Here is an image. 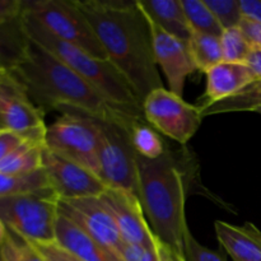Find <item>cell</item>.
I'll return each instance as SVG.
<instances>
[{
	"instance_id": "5bb4252c",
	"label": "cell",
	"mask_w": 261,
	"mask_h": 261,
	"mask_svg": "<svg viewBox=\"0 0 261 261\" xmlns=\"http://www.w3.org/2000/svg\"><path fill=\"white\" fill-rule=\"evenodd\" d=\"M149 25L152 31L155 63L167 81L168 89L172 93L182 97L186 79L196 71L189 53L188 43L168 35L152 20H149Z\"/></svg>"
},
{
	"instance_id": "4316f807",
	"label": "cell",
	"mask_w": 261,
	"mask_h": 261,
	"mask_svg": "<svg viewBox=\"0 0 261 261\" xmlns=\"http://www.w3.org/2000/svg\"><path fill=\"white\" fill-rule=\"evenodd\" d=\"M0 254L4 261H46L30 242L9 231Z\"/></svg>"
},
{
	"instance_id": "8d00e7d4",
	"label": "cell",
	"mask_w": 261,
	"mask_h": 261,
	"mask_svg": "<svg viewBox=\"0 0 261 261\" xmlns=\"http://www.w3.org/2000/svg\"><path fill=\"white\" fill-rule=\"evenodd\" d=\"M157 251H158V261H178L176 255L173 254L172 250L163 244L160 239L157 242Z\"/></svg>"
},
{
	"instance_id": "e575fe53",
	"label": "cell",
	"mask_w": 261,
	"mask_h": 261,
	"mask_svg": "<svg viewBox=\"0 0 261 261\" xmlns=\"http://www.w3.org/2000/svg\"><path fill=\"white\" fill-rule=\"evenodd\" d=\"M245 64L251 70L255 81H261V47L252 46Z\"/></svg>"
},
{
	"instance_id": "74e56055",
	"label": "cell",
	"mask_w": 261,
	"mask_h": 261,
	"mask_svg": "<svg viewBox=\"0 0 261 261\" xmlns=\"http://www.w3.org/2000/svg\"><path fill=\"white\" fill-rule=\"evenodd\" d=\"M7 236H8L7 227H5L4 224H3V222L0 221V247H2V245L4 244V241H5V239H7Z\"/></svg>"
},
{
	"instance_id": "4dcf8cb0",
	"label": "cell",
	"mask_w": 261,
	"mask_h": 261,
	"mask_svg": "<svg viewBox=\"0 0 261 261\" xmlns=\"http://www.w3.org/2000/svg\"><path fill=\"white\" fill-rule=\"evenodd\" d=\"M38 254L46 261H81L73 255L69 254L64 249H61L56 242H48V244H38V242H30Z\"/></svg>"
},
{
	"instance_id": "277c9868",
	"label": "cell",
	"mask_w": 261,
	"mask_h": 261,
	"mask_svg": "<svg viewBox=\"0 0 261 261\" xmlns=\"http://www.w3.org/2000/svg\"><path fill=\"white\" fill-rule=\"evenodd\" d=\"M22 23L25 35L33 43L81 75L109 101L133 111L143 112L142 101L111 61L94 58L87 51L55 37L24 13L22 14Z\"/></svg>"
},
{
	"instance_id": "e0dca14e",
	"label": "cell",
	"mask_w": 261,
	"mask_h": 261,
	"mask_svg": "<svg viewBox=\"0 0 261 261\" xmlns=\"http://www.w3.org/2000/svg\"><path fill=\"white\" fill-rule=\"evenodd\" d=\"M214 228L221 246L234 261H261V232L254 224L216 221Z\"/></svg>"
},
{
	"instance_id": "52a82bcc",
	"label": "cell",
	"mask_w": 261,
	"mask_h": 261,
	"mask_svg": "<svg viewBox=\"0 0 261 261\" xmlns=\"http://www.w3.org/2000/svg\"><path fill=\"white\" fill-rule=\"evenodd\" d=\"M98 134L99 178L107 188L120 189L139 196L138 154L124 127L93 119Z\"/></svg>"
},
{
	"instance_id": "603a6c76",
	"label": "cell",
	"mask_w": 261,
	"mask_h": 261,
	"mask_svg": "<svg viewBox=\"0 0 261 261\" xmlns=\"http://www.w3.org/2000/svg\"><path fill=\"white\" fill-rule=\"evenodd\" d=\"M46 189H51V186L43 168L28 175H7L0 172V198L35 193Z\"/></svg>"
},
{
	"instance_id": "f35d334b",
	"label": "cell",
	"mask_w": 261,
	"mask_h": 261,
	"mask_svg": "<svg viewBox=\"0 0 261 261\" xmlns=\"http://www.w3.org/2000/svg\"><path fill=\"white\" fill-rule=\"evenodd\" d=\"M177 259H178V261H186V260H185V257H184V256H181V257H177Z\"/></svg>"
},
{
	"instance_id": "ba28073f",
	"label": "cell",
	"mask_w": 261,
	"mask_h": 261,
	"mask_svg": "<svg viewBox=\"0 0 261 261\" xmlns=\"http://www.w3.org/2000/svg\"><path fill=\"white\" fill-rule=\"evenodd\" d=\"M45 148L98 176V134L93 117L63 114L46 130Z\"/></svg>"
},
{
	"instance_id": "d590c367",
	"label": "cell",
	"mask_w": 261,
	"mask_h": 261,
	"mask_svg": "<svg viewBox=\"0 0 261 261\" xmlns=\"http://www.w3.org/2000/svg\"><path fill=\"white\" fill-rule=\"evenodd\" d=\"M244 17L261 22V0H240Z\"/></svg>"
},
{
	"instance_id": "ab89813d",
	"label": "cell",
	"mask_w": 261,
	"mask_h": 261,
	"mask_svg": "<svg viewBox=\"0 0 261 261\" xmlns=\"http://www.w3.org/2000/svg\"><path fill=\"white\" fill-rule=\"evenodd\" d=\"M0 130H3V124H2V119H0Z\"/></svg>"
},
{
	"instance_id": "9a60e30c",
	"label": "cell",
	"mask_w": 261,
	"mask_h": 261,
	"mask_svg": "<svg viewBox=\"0 0 261 261\" xmlns=\"http://www.w3.org/2000/svg\"><path fill=\"white\" fill-rule=\"evenodd\" d=\"M55 242L81 261H122L119 255L98 244L60 213L56 222Z\"/></svg>"
},
{
	"instance_id": "d6a6232c",
	"label": "cell",
	"mask_w": 261,
	"mask_h": 261,
	"mask_svg": "<svg viewBox=\"0 0 261 261\" xmlns=\"http://www.w3.org/2000/svg\"><path fill=\"white\" fill-rule=\"evenodd\" d=\"M23 0H0V22H13L22 18Z\"/></svg>"
},
{
	"instance_id": "44dd1931",
	"label": "cell",
	"mask_w": 261,
	"mask_h": 261,
	"mask_svg": "<svg viewBox=\"0 0 261 261\" xmlns=\"http://www.w3.org/2000/svg\"><path fill=\"white\" fill-rule=\"evenodd\" d=\"M188 47L191 60L199 71L206 74L212 68L223 61L221 40L216 36L193 31L188 41Z\"/></svg>"
},
{
	"instance_id": "f1b7e54d",
	"label": "cell",
	"mask_w": 261,
	"mask_h": 261,
	"mask_svg": "<svg viewBox=\"0 0 261 261\" xmlns=\"http://www.w3.org/2000/svg\"><path fill=\"white\" fill-rule=\"evenodd\" d=\"M184 257H185L186 261H226V259L219 252L213 251V250L201 245L191 234L190 229H189L185 236Z\"/></svg>"
},
{
	"instance_id": "5b68a950",
	"label": "cell",
	"mask_w": 261,
	"mask_h": 261,
	"mask_svg": "<svg viewBox=\"0 0 261 261\" xmlns=\"http://www.w3.org/2000/svg\"><path fill=\"white\" fill-rule=\"evenodd\" d=\"M59 201L53 189L0 198V221L28 242H55Z\"/></svg>"
},
{
	"instance_id": "ffe728a7",
	"label": "cell",
	"mask_w": 261,
	"mask_h": 261,
	"mask_svg": "<svg viewBox=\"0 0 261 261\" xmlns=\"http://www.w3.org/2000/svg\"><path fill=\"white\" fill-rule=\"evenodd\" d=\"M45 144L24 142L0 162V172L7 175H28L42 168Z\"/></svg>"
},
{
	"instance_id": "8992f818",
	"label": "cell",
	"mask_w": 261,
	"mask_h": 261,
	"mask_svg": "<svg viewBox=\"0 0 261 261\" xmlns=\"http://www.w3.org/2000/svg\"><path fill=\"white\" fill-rule=\"evenodd\" d=\"M23 13L37 20L55 37L109 60L93 28L74 0H23Z\"/></svg>"
},
{
	"instance_id": "ac0fdd59",
	"label": "cell",
	"mask_w": 261,
	"mask_h": 261,
	"mask_svg": "<svg viewBox=\"0 0 261 261\" xmlns=\"http://www.w3.org/2000/svg\"><path fill=\"white\" fill-rule=\"evenodd\" d=\"M148 19L165 32L188 43L193 30L189 25L181 0H138Z\"/></svg>"
},
{
	"instance_id": "60d3db41",
	"label": "cell",
	"mask_w": 261,
	"mask_h": 261,
	"mask_svg": "<svg viewBox=\"0 0 261 261\" xmlns=\"http://www.w3.org/2000/svg\"><path fill=\"white\" fill-rule=\"evenodd\" d=\"M0 261H4V260H3V257H2V254H0Z\"/></svg>"
},
{
	"instance_id": "2e32d148",
	"label": "cell",
	"mask_w": 261,
	"mask_h": 261,
	"mask_svg": "<svg viewBox=\"0 0 261 261\" xmlns=\"http://www.w3.org/2000/svg\"><path fill=\"white\" fill-rule=\"evenodd\" d=\"M254 82V75L245 63L222 61L206 73L204 105L231 98Z\"/></svg>"
},
{
	"instance_id": "8fae6325",
	"label": "cell",
	"mask_w": 261,
	"mask_h": 261,
	"mask_svg": "<svg viewBox=\"0 0 261 261\" xmlns=\"http://www.w3.org/2000/svg\"><path fill=\"white\" fill-rule=\"evenodd\" d=\"M59 213L73 222L98 244L119 255L124 241L109 208L99 196L60 199Z\"/></svg>"
},
{
	"instance_id": "f546056e",
	"label": "cell",
	"mask_w": 261,
	"mask_h": 261,
	"mask_svg": "<svg viewBox=\"0 0 261 261\" xmlns=\"http://www.w3.org/2000/svg\"><path fill=\"white\" fill-rule=\"evenodd\" d=\"M119 256L122 261H158L157 245L154 247H147L124 242Z\"/></svg>"
},
{
	"instance_id": "d6986e66",
	"label": "cell",
	"mask_w": 261,
	"mask_h": 261,
	"mask_svg": "<svg viewBox=\"0 0 261 261\" xmlns=\"http://www.w3.org/2000/svg\"><path fill=\"white\" fill-rule=\"evenodd\" d=\"M31 40L25 35L22 18L0 22V69L12 71L27 58Z\"/></svg>"
},
{
	"instance_id": "83f0119b",
	"label": "cell",
	"mask_w": 261,
	"mask_h": 261,
	"mask_svg": "<svg viewBox=\"0 0 261 261\" xmlns=\"http://www.w3.org/2000/svg\"><path fill=\"white\" fill-rule=\"evenodd\" d=\"M223 30L239 27L242 14L240 0H204Z\"/></svg>"
},
{
	"instance_id": "6da1fadb",
	"label": "cell",
	"mask_w": 261,
	"mask_h": 261,
	"mask_svg": "<svg viewBox=\"0 0 261 261\" xmlns=\"http://www.w3.org/2000/svg\"><path fill=\"white\" fill-rule=\"evenodd\" d=\"M107 58L142 101L163 82L155 63L149 20L138 2L74 0Z\"/></svg>"
},
{
	"instance_id": "d4e9b609",
	"label": "cell",
	"mask_w": 261,
	"mask_h": 261,
	"mask_svg": "<svg viewBox=\"0 0 261 261\" xmlns=\"http://www.w3.org/2000/svg\"><path fill=\"white\" fill-rule=\"evenodd\" d=\"M130 139L135 152L140 157L157 160L166 152V147L157 130L153 129L147 120L133 127L130 132Z\"/></svg>"
},
{
	"instance_id": "4fadbf2b",
	"label": "cell",
	"mask_w": 261,
	"mask_h": 261,
	"mask_svg": "<svg viewBox=\"0 0 261 261\" xmlns=\"http://www.w3.org/2000/svg\"><path fill=\"white\" fill-rule=\"evenodd\" d=\"M99 198L109 208L122 241L147 247L157 245L158 237L148 223L139 196L120 189L107 188Z\"/></svg>"
},
{
	"instance_id": "836d02e7",
	"label": "cell",
	"mask_w": 261,
	"mask_h": 261,
	"mask_svg": "<svg viewBox=\"0 0 261 261\" xmlns=\"http://www.w3.org/2000/svg\"><path fill=\"white\" fill-rule=\"evenodd\" d=\"M239 27L246 36L250 45L255 46V47H261V22L244 17Z\"/></svg>"
},
{
	"instance_id": "b9f144b4",
	"label": "cell",
	"mask_w": 261,
	"mask_h": 261,
	"mask_svg": "<svg viewBox=\"0 0 261 261\" xmlns=\"http://www.w3.org/2000/svg\"><path fill=\"white\" fill-rule=\"evenodd\" d=\"M257 112H259V114H261V107H260L259 110H257Z\"/></svg>"
},
{
	"instance_id": "7a4b0ae2",
	"label": "cell",
	"mask_w": 261,
	"mask_h": 261,
	"mask_svg": "<svg viewBox=\"0 0 261 261\" xmlns=\"http://www.w3.org/2000/svg\"><path fill=\"white\" fill-rule=\"evenodd\" d=\"M31 101L46 114L51 110L74 112L109 121L132 132L145 121L143 112L112 103L81 75L31 41L27 58L14 70Z\"/></svg>"
},
{
	"instance_id": "30bf717a",
	"label": "cell",
	"mask_w": 261,
	"mask_h": 261,
	"mask_svg": "<svg viewBox=\"0 0 261 261\" xmlns=\"http://www.w3.org/2000/svg\"><path fill=\"white\" fill-rule=\"evenodd\" d=\"M45 114L33 103L12 71L0 69V119L3 130L27 142L45 144Z\"/></svg>"
},
{
	"instance_id": "1f68e13d",
	"label": "cell",
	"mask_w": 261,
	"mask_h": 261,
	"mask_svg": "<svg viewBox=\"0 0 261 261\" xmlns=\"http://www.w3.org/2000/svg\"><path fill=\"white\" fill-rule=\"evenodd\" d=\"M27 140L8 130H0V162Z\"/></svg>"
},
{
	"instance_id": "484cf974",
	"label": "cell",
	"mask_w": 261,
	"mask_h": 261,
	"mask_svg": "<svg viewBox=\"0 0 261 261\" xmlns=\"http://www.w3.org/2000/svg\"><path fill=\"white\" fill-rule=\"evenodd\" d=\"M223 53V61L229 63H245L252 46L240 27L224 30L219 37Z\"/></svg>"
},
{
	"instance_id": "cb8c5ba5",
	"label": "cell",
	"mask_w": 261,
	"mask_h": 261,
	"mask_svg": "<svg viewBox=\"0 0 261 261\" xmlns=\"http://www.w3.org/2000/svg\"><path fill=\"white\" fill-rule=\"evenodd\" d=\"M181 5L191 30L221 37L224 30L204 0H181Z\"/></svg>"
},
{
	"instance_id": "7402d4cb",
	"label": "cell",
	"mask_w": 261,
	"mask_h": 261,
	"mask_svg": "<svg viewBox=\"0 0 261 261\" xmlns=\"http://www.w3.org/2000/svg\"><path fill=\"white\" fill-rule=\"evenodd\" d=\"M199 107H200L203 117L228 114V112H257V110L261 107V81H255L254 83H251L231 98Z\"/></svg>"
},
{
	"instance_id": "9c48e42d",
	"label": "cell",
	"mask_w": 261,
	"mask_h": 261,
	"mask_svg": "<svg viewBox=\"0 0 261 261\" xmlns=\"http://www.w3.org/2000/svg\"><path fill=\"white\" fill-rule=\"evenodd\" d=\"M142 106L148 124L180 144H186L196 134L204 119L200 107L188 103L165 87L150 92Z\"/></svg>"
},
{
	"instance_id": "3957f363",
	"label": "cell",
	"mask_w": 261,
	"mask_h": 261,
	"mask_svg": "<svg viewBox=\"0 0 261 261\" xmlns=\"http://www.w3.org/2000/svg\"><path fill=\"white\" fill-rule=\"evenodd\" d=\"M139 199L153 233L167 245L176 257L184 256L189 231L185 216L186 190L182 172L172 153L157 160L138 155Z\"/></svg>"
},
{
	"instance_id": "7c38bea8",
	"label": "cell",
	"mask_w": 261,
	"mask_h": 261,
	"mask_svg": "<svg viewBox=\"0 0 261 261\" xmlns=\"http://www.w3.org/2000/svg\"><path fill=\"white\" fill-rule=\"evenodd\" d=\"M42 168L47 175L51 189L60 199L101 196L107 186L103 181L83 166L43 149Z\"/></svg>"
}]
</instances>
